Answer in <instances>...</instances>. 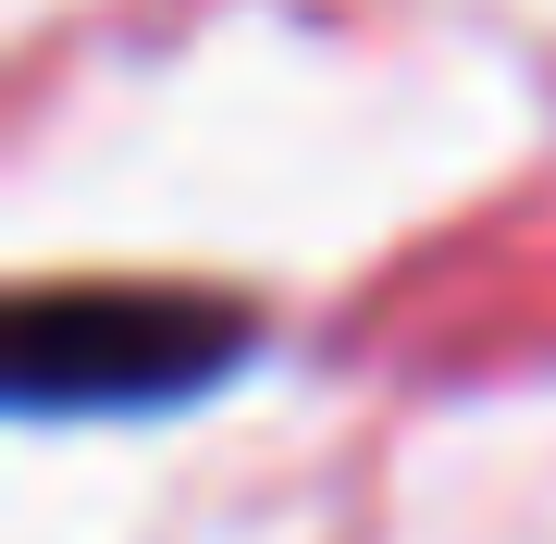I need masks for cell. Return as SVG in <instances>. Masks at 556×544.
Listing matches in <instances>:
<instances>
[{
  "label": "cell",
  "instance_id": "6da1fadb",
  "mask_svg": "<svg viewBox=\"0 0 556 544\" xmlns=\"http://www.w3.org/2000/svg\"><path fill=\"white\" fill-rule=\"evenodd\" d=\"M248 346V322L223 298H186V284H38L13 298V396L25 408H149L211 383Z\"/></svg>",
  "mask_w": 556,
  "mask_h": 544
}]
</instances>
